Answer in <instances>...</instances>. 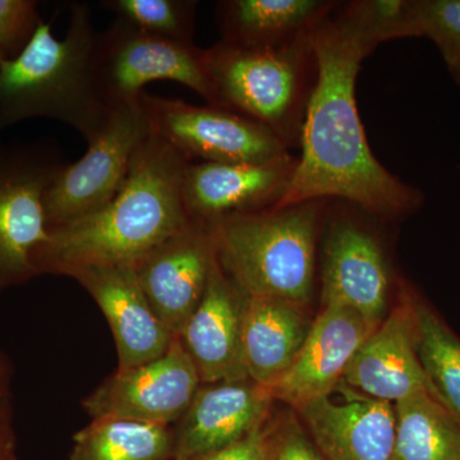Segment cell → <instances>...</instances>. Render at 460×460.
<instances>
[{
	"mask_svg": "<svg viewBox=\"0 0 460 460\" xmlns=\"http://www.w3.org/2000/svg\"><path fill=\"white\" fill-rule=\"evenodd\" d=\"M398 38L394 0L341 2L313 36L314 84L295 175L277 208L308 199H344L390 222L410 217L422 190L387 171L372 153L356 100L366 58Z\"/></svg>",
	"mask_w": 460,
	"mask_h": 460,
	"instance_id": "6da1fadb",
	"label": "cell"
},
{
	"mask_svg": "<svg viewBox=\"0 0 460 460\" xmlns=\"http://www.w3.org/2000/svg\"><path fill=\"white\" fill-rule=\"evenodd\" d=\"M189 162L150 131L122 190L98 213L49 230L36 250L39 275L71 277L98 266H135L190 223L183 181Z\"/></svg>",
	"mask_w": 460,
	"mask_h": 460,
	"instance_id": "7a4b0ae2",
	"label": "cell"
},
{
	"mask_svg": "<svg viewBox=\"0 0 460 460\" xmlns=\"http://www.w3.org/2000/svg\"><path fill=\"white\" fill-rule=\"evenodd\" d=\"M98 32L86 3H72L69 25L58 40L42 22L32 41L0 69V131L35 118L71 126L95 140L111 111L96 86L93 51Z\"/></svg>",
	"mask_w": 460,
	"mask_h": 460,
	"instance_id": "3957f363",
	"label": "cell"
},
{
	"mask_svg": "<svg viewBox=\"0 0 460 460\" xmlns=\"http://www.w3.org/2000/svg\"><path fill=\"white\" fill-rule=\"evenodd\" d=\"M330 202L308 199L210 223L220 268L247 296L310 305Z\"/></svg>",
	"mask_w": 460,
	"mask_h": 460,
	"instance_id": "277c9868",
	"label": "cell"
},
{
	"mask_svg": "<svg viewBox=\"0 0 460 460\" xmlns=\"http://www.w3.org/2000/svg\"><path fill=\"white\" fill-rule=\"evenodd\" d=\"M313 36L277 49L222 41L205 49L215 107L268 127L289 150L299 147L317 78Z\"/></svg>",
	"mask_w": 460,
	"mask_h": 460,
	"instance_id": "5b68a950",
	"label": "cell"
},
{
	"mask_svg": "<svg viewBox=\"0 0 460 460\" xmlns=\"http://www.w3.org/2000/svg\"><path fill=\"white\" fill-rule=\"evenodd\" d=\"M380 215L332 199L321 248V305H343L380 325L389 308L393 270L372 223Z\"/></svg>",
	"mask_w": 460,
	"mask_h": 460,
	"instance_id": "8992f818",
	"label": "cell"
},
{
	"mask_svg": "<svg viewBox=\"0 0 460 460\" xmlns=\"http://www.w3.org/2000/svg\"><path fill=\"white\" fill-rule=\"evenodd\" d=\"M150 135L146 113L137 102L113 108L86 154L63 164L45 193L48 229L62 228L104 208L122 190L133 157Z\"/></svg>",
	"mask_w": 460,
	"mask_h": 460,
	"instance_id": "52a82bcc",
	"label": "cell"
},
{
	"mask_svg": "<svg viewBox=\"0 0 460 460\" xmlns=\"http://www.w3.org/2000/svg\"><path fill=\"white\" fill-rule=\"evenodd\" d=\"M93 75L109 108L137 102L154 81H174L214 105L213 87L205 66V49L193 44L165 40L136 29L126 21L98 33Z\"/></svg>",
	"mask_w": 460,
	"mask_h": 460,
	"instance_id": "ba28073f",
	"label": "cell"
},
{
	"mask_svg": "<svg viewBox=\"0 0 460 460\" xmlns=\"http://www.w3.org/2000/svg\"><path fill=\"white\" fill-rule=\"evenodd\" d=\"M63 164L45 142L5 147L0 157V293L38 277L33 255L49 235L45 193Z\"/></svg>",
	"mask_w": 460,
	"mask_h": 460,
	"instance_id": "9c48e42d",
	"label": "cell"
},
{
	"mask_svg": "<svg viewBox=\"0 0 460 460\" xmlns=\"http://www.w3.org/2000/svg\"><path fill=\"white\" fill-rule=\"evenodd\" d=\"M141 104L150 131L189 163H261L292 154L268 127L229 109L199 107L145 91Z\"/></svg>",
	"mask_w": 460,
	"mask_h": 460,
	"instance_id": "30bf717a",
	"label": "cell"
},
{
	"mask_svg": "<svg viewBox=\"0 0 460 460\" xmlns=\"http://www.w3.org/2000/svg\"><path fill=\"white\" fill-rule=\"evenodd\" d=\"M202 385L198 368L180 338L144 365L115 370L83 401L93 419L118 417L177 425Z\"/></svg>",
	"mask_w": 460,
	"mask_h": 460,
	"instance_id": "8fae6325",
	"label": "cell"
},
{
	"mask_svg": "<svg viewBox=\"0 0 460 460\" xmlns=\"http://www.w3.org/2000/svg\"><path fill=\"white\" fill-rule=\"evenodd\" d=\"M295 413L325 460L394 458L395 405L365 394L344 380Z\"/></svg>",
	"mask_w": 460,
	"mask_h": 460,
	"instance_id": "7c38bea8",
	"label": "cell"
},
{
	"mask_svg": "<svg viewBox=\"0 0 460 460\" xmlns=\"http://www.w3.org/2000/svg\"><path fill=\"white\" fill-rule=\"evenodd\" d=\"M215 259L213 226L192 219L133 266L148 302L175 337L201 302Z\"/></svg>",
	"mask_w": 460,
	"mask_h": 460,
	"instance_id": "4fadbf2b",
	"label": "cell"
},
{
	"mask_svg": "<svg viewBox=\"0 0 460 460\" xmlns=\"http://www.w3.org/2000/svg\"><path fill=\"white\" fill-rule=\"evenodd\" d=\"M414 301L402 286L394 307L354 354L343 376L348 385L393 404L419 393L438 399L417 354Z\"/></svg>",
	"mask_w": 460,
	"mask_h": 460,
	"instance_id": "5bb4252c",
	"label": "cell"
},
{
	"mask_svg": "<svg viewBox=\"0 0 460 460\" xmlns=\"http://www.w3.org/2000/svg\"><path fill=\"white\" fill-rule=\"evenodd\" d=\"M361 314L343 305H321L292 366L266 387L272 401L293 411L329 394L343 380L354 354L376 330Z\"/></svg>",
	"mask_w": 460,
	"mask_h": 460,
	"instance_id": "9a60e30c",
	"label": "cell"
},
{
	"mask_svg": "<svg viewBox=\"0 0 460 460\" xmlns=\"http://www.w3.org/2000/svg\"><path fill=\"white\" fill-rule=\"evenodd\" d=\"M293 154L261 163H189L183 192L190 219L214 223L230 215L277 208L295 175Z\"/></svg>",
	"mask_w": 460,
	"mask_h": 460,
	"instance_id": "2e32d148",
	"label": "cell"
},
{
	"mask_svg": "<svg viewBox=\"0 0 460 460\" xmlns=\"http://www.w3.org/2000/svg\"><path fill=\"white\" fill-rule=\"evenodd\" d=\"M274 402L250 378L202 384L175 425L172 460H196L235 443L271 420Z\"/></svg>",
	"mask_w": 460,
	"mask_h": 460,
	"instance_id": "e0dca14e",
	"label": "cell"
},
{
	"mask_svg": "<svg viewBox=\"0 0 460 460\" xmlns=\"http://www.w3.org/2000/svg\"><path fill=\"white\" fill-rule=\"evenodd\" d=\"M111 330L118 370L144 365L166 352L175 335L157 316L132 266H98L75 271Z\"/></svg>",
	"mask_w": 460,
	"mask_h": 460,
	"instance_id": "ac0fdd59",
	"label": "cell"
},
{
	"mask_svg": "<svg viewBox=\"0 0 460 460\" xmlns=\"http://www.w3.org/2000/svg\"><path fill=\"white\" fill-rule=\"evenodd\" d=\"M246 301L215 259L205 295L178 335L202 384L247 380L242 348Z\"/></svg>",
	"mask_w": 460,
	"mask_h": 460,
	"instance_id": "d6986e66",
	"label": "cell"
},
{
	"mask_svg": "<svg viewBox=\"0 0 460 460\" xmlns=\"http://www.w3.org/2000/svg\"><path fill=\"white\" fill-rule=\"evenodd\" d=\"M335 0H222L215 21L226 44L277 49L313 36L338 7Z\"/></svg>",
	"mask_w": 460,
	"mask_h": 460,
	"instance_id": "ffe728a7",
	"label": "cell"
},
{
	"mask_svg": "<svg viewBox=\"0 0 460 460\" xmlns=\"http://www.w3.org/2000/svg\"><path fill=\"white\" fill-rule=\"evenodd\" d=\"M313 321L308 305L270 296H247L242 348L248 378L265 387L275 383L292 366Z\"/></svg>",
	"mask_w": 460,
	"mask_h": 460,
	"instance_id": "44dd1931",
	"label": "cell"
},
{
	"mask_svg": "<svg viewBox=\"0 0 460 460\" xmlns=\"http://www.w3.org/2000/svg\"><path fill=\"white\" fill-rule=\"evenodd\" d=\"M174 426L93 419L74 436L69 460H172Z\"/></svg>",
	"mask_w": 460,
	"mask_h": 460,
	"instance_id": "7402d4cb",
	"label": "cell"
},
{
	"mask_svg": "<svg viewBox=\"0 0 460 460\" xmlns=\"http://www.w3.org/2000/svg\"><path fill=\"white\" fill-rule=\"evenodd\" d=\"M393 460H460V422L429 393L395 402Z\"/></svg>",
	"mask_w": 460,
	"mask_h": 460,
	"instance_id": "603a6c76",
	"label": "cell"
},
{
	"mask_svg": "<svg viewBox=\"0 0 460 460\" xmlns=\"http://www.w3.org/2000/svg\"><path fill=\"white\" fill-rule=\"evenodd\" d=\"M417 354L438 401L460 422V341L419 298Z\"/></svg>",
	"mask_w": 460,
	"mask_h": 460,
	"instance_id": "cb8c5ba5",
	"label": "cell"
},
{
	"mask_svg": "<svg viewBox=\"0 0 460 460\" xmlns=\"http://www.w3.org/2000/svg\"><path fill=\"white\" fill-rule=\"evenodd\" d=\"M198 2L192 0H104L115 18L156 38L193 44Z\"/></svg>",
	"mask_w": 460,
	"mask_h": 460,
	"instance_id": "d4e9b609",
	"label": "cell"
},
{
	"mask_svg": "<svg viewBox=\"0 0 460 460\" xmlns=\"http://www.w3.org/2000/svg\"><path fill=\"white\" fill-rule=\"evenodd\" d=\"M419 38L431 40L460 87V0H416Z\"/></svg>",
	"mask_w": 460,
	"mask_h": 460,
	"instance_id": "484cf974",
	"label": "cell"
},
{
	"mask_svg": "<svg viewBox=\"0 0 460 460\" xmlns=\"http://www.w3.org/2000/svg\"><path fill=\"white\" fill-rule=\"evenodd\" d=\"M42 22L36 0H0V49L7 60L26 49Z\"/></svg>",
	"mask_w": 460,
	"mask_h": 460,
	"instance_id": "4316f807",
	"label": "cell"
},
{
	"mask_svg": "<svg viewBox=\"0 0 460 460\" xmlns=\"http://www.w3.org/2000/svg\"><path fill=\"white\" fill-rule=\"evenodd\" d=\"M270 440V460H325L293 414L271 420Z\"/></svg>",
	"mask_w": 460,
	"mask_h": 460,
	"instance_id": "83f0119b",
	"label": "cell"
},
{
	"mask_svg": "<svg viewBox=\"0 0 460 460\" xmlns=\"http://www.w3.org/2000/svg\"><path fill=\"white\" fill-rule=\"evenodd\" d=\"M271 420L235 443L196 460H270Z\"/></svg>",
	"mask_w": 460,
	"mask_h": 460,
	"instance_id": "f1b7e54d",
	"label": "cell"
},
{
	"mask_svg": "<svg viewBox=\"0 0 460 460\" xmlns=\"http://www.w3.org/2000/svg\"><path fill=\"white\" fill-rule=\"evenodd\" d=\"M12 380L13 366L7 354L0 349V447H17Z\"/></svg>",
	"mask_w": 460,
	"mask_h": 460,
	"instance_id": "f546056e",
	"label": "cell"
},
{
	"mask_svg": "<svg viewBox=\"0 0 460 460\" xmlns=\"http://www.w3.org/2000/svg\"><path fill=\"white\" fill-rule=\"evenodd\" d=\"M0 460H20L17 456V447H0Z\"/></svg>",
	"mask_w": 460,
	"mask_h": 460,
	"instance_id": "4dcf8cb0",
	"label": "cell"
},
{
	"mask_svg": "<svg viewBox=\"0 0 460 460\" xmlns=\"http://www.w3.org/2000/svg\"><path fill=\"white\" fill-rule=\"evenodd\" d=\"M5 60H7V58H5L4 54H3L2 49H0V69H2L3 63H4Z\"/></svg>",
	"mask_w": 460,
	"mask_h": 460,
	"instance_id": "1f68e13d",
	"label": "cell"
},
{
	"mask_svg": "<svg viewBox=\"0 0 460 460\" xmlns=\"http://www.w3.org/2000/svg\"><path fill=\"white\" fill-rule=\"evenodd\" d=\"M0 132H2V131H0ZM4 150H5V146H4V145H3L2 140H0V157H2L3 153H4Z\"/></svg>",
	"mask_w": 460,
	"mask_h": 460,
	"instance_id": "d6a6232c",
	"label": "cell"
}]
</instances>
